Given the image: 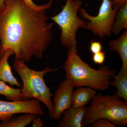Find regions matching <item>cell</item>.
Wrapping results in <instances>:
<instances>
[{"label": "cell", "instance_id": "4", "mask_svg": "<svg viewBox=\"0 0 127 127\" xmlns=\"http://www.w3.org/2000/svg\"><path fill=\"white\" fill-rule=\"evenodd\" d=\"M105 118L117 127L127 124V102L115 95L98 94L92 99L91 105L86 107L82 127H86L95 120Z\"/></svg>", "mask_w": 127, "mask_h": 127}, {"label": "cell", "instance_id": "23", "mask_svg": "<svg viewBox=\"0 0 127 127\" xmlns=\"http://www.w3.org/2000/svg\"><path fill=\"white\" fill-rule=\"evenodd\" d=\"M5 0H0V11L3 9L5 6Z\"/></svg>", "mask_w": 127, "mask_h": 127}, {"label": "cell", "instance_id": "5", "mask_svg": "<svg viewBox=\"0 0 127 127\" xmlns=\"http://www.w3.org/2000/svg\"><path fill=\"white\" fill-rule=\"evenodd\" d=\"M82 4L81 0H66L61 12L51 18L61 28L60 41L68 49L77 48V32L79 28H86L87 22L79 18L77 15Z\"/></svg>", "mask_w": 127, "mask_h": 127}, {"label": "cell", "instance_id": "3", "mask_svg": "<svg viewBox=\"0 0 127 127\" xmlns=\"http://www.w3.org/2000/svg\"><path fill=\"white\" fill-rule=\"evenodd\" d=\"M13 66L22 81L21 94L25 100L34 98L43 103L47 107L51 117L54 108L51 98L53 94L47 86L44 77L45 75L56 69L47 66L42 70H35L28 67L23 60L15 58Z\"/></svg>", "mask_w": 127, "mask_h": 127}, {"label": "cell", "instance_id": "14", "mask_svg": "<svg viewBox=\"0 0 127 127\" xmlns=\"http://www.w3.org/2000/svg\"><path fill=\"white\" fill-rule=\"evenodd\" d=\"M15 117H12L6 121H1L0 127H25L29 125L38 116L31 113H24Z\"/></svg>", "mask_w": 127, "mask_h": 127}, {"label": "cell", "instance_id": "20", "mask_svg": "<svg viewBox=\"0 0 127 127\" xmlns=\"http://www.w3.org/2000/svg\"><path fill=\"white\" fill-rule=\"evenodd\" d=\"M102 49V45L100 42L93 40L91 41L90 50L93 54H95L101 51Z\"/></svg>", "mask_w": 127, "mask_h": 127}, {"label": "cell", "instance_id": "12", "mask_svg": "<svg viewBox=\"0 0 127 127\" xmlns=\"http://www.w3.org/2000/svg\"><path fill=\"white\" fill-rule=\"evenodd\" d=\"M110 50L118 52L122 62V68L127 70V29L118 39L109 42Z\"/></svg>", "mask_w": 127, "mask_h": 127}, {"label": "cell", "instance_id": "7", "mask_svg": "<svg viewBox=\"0 0 127 127\" xmlns=\"http://www.w3.org/2000/svg\"><path fill=\"white\" fill-rule=\"evenodd\" d=\"M31 113L43 116L44 113L40 102L36 99L20 101L0 100V120L6 121L14 114Z\"/></svg>", "mask_w": 127, "mask_h": 127}, {"label": "cell", "instance_id": "17", "mask_svg": "<svg viewBox=\"0 0 127 127\" xmlns=\"http://www.w3.org/2000/svg\"><path fill=\"white\" fill-rule=\"evenodd\" d=\"M25 3H26L32 9L36 10H47L50 9L53 0H49L48 3L42 5L36 4L33 1V0H23Z\"/></svg>", "mask_w": 127, "mask_h": 127}, {"label": "cell", "instance_id": "9", "mask_svg": "<svg viewBox=\"0 0 127 127\" xmlns=\"http://www.w3.org/2000/svg\"><path fill=\"white\" fill-rule=\"evenodd\" d=\"M86 106L73 107L71 106L64 112L62 119L58 124V127H82Z\"/></svg>", "mask_w": 127, "mask_h": 127}, {"label": "cell", "instance_id": "2", "mask_svg": "<svg viewBox=\"0 0 127 127\" xmlns=\"http://www.w3.org/2000/svg\"><path fill=\"white\" fill-rule=\"evenodd\" d=\"M64 69L65 79L71 81L74 87H89L100 91L110 88L111 80L117 72L107 66L97 70L92 68L80 57L76 47L68 48Z\"/></svg>", "mask_w": 127, "mask_h": 127}, {"label": "cell", "instance_id": "11", "mask_svg": "<svg viewBox=\"0 0 127 127\" xmlns=\"http://www.w3.org/2000/svg\"><path fill=\"white\" fill-rule=\"evenodd\" d=\"M96 94L95 89L89 87L77 88L75 91H73L72 106L75 108L86 106Z\"/></svg>", "mask_w": 127, "mask_h": 127}, {"label": "cell", "instance_id": "18", "mask_svg": "<svg viewBox=\"0 0 127 127\" xmlns=\"http://www.w3.org/2000/svg\"><path fill=\"white\" fill-rule=\"evenodd\" d=\"M89 127H116L115 125L108 119H100L95 120L88 125Z\"/></svg>", "mask_w": 127, "mask_h": 127}, {"label": "cell", "instance_id": "21", "mask_svg": "<svg viewBox=\"0 0 127 127\" xmlns=\"http://www.w3.org/2000/svg\"><path fill=\"white\" fill-rule=\"evenodd\" d=\"M113 7L118 9L124 6L127 4V0H113Z\"/></svg>", "mask_w": 127, "mask_h": 127}, {"label": "cell", "instance_id": "1", "mask_svg": "<svg viewBox=\"0 0 127 127\" xmlns=\"http://www.w3.org/2000/svg\"><path fill=\"white\" fill-rule=\"evenodd\" d=\"M46 10H34L23 0H5L0 11V58L8 49L26 63L42 57L54 25L48 22Z\"/></svg>", "mask_w": 127, "mask_h": 127}, {"label": "cell", "instance_id": "22", "mask_svg": "<svg viewBox=\"0 0 127 127\" xmlns=\"http://www.w3.org/2000/svg\"><path fill=\"white\" fill-rule=\"evenodd\" d=\"M32 127H43V123L42 120L41 119L40 117H37L35 118L32 121Z\"/></svg>", "mask_w": 127, "mask_h": 127}, {"label": "cell", "instance_id": "16", "mask_svg": "<svg viewBox=\"0 0 127 127\" xmlns=\"http://www.w3.org/2000/svg\"><path fill=\"white\" fill-rule=\"evenodd\" d=\"M0 95L5 96L7 100L20 101L25 100L22 94L21 89L14 88L8 86L4 82L0 80Z\"/></svg>", "mask_w": 127, "mask_h": 127}, {"label": "cell", "instance_id": "15", "mask_svg": "<svg viewBox=\"0 0 127 127\" xmlns=\"http://www.w3.org/2000/svg\"><path fill=\"white\" fill-rule=\"evenodd\" d=\"M127 29V4L119 8L111 28L112 33L117 35L123 30Z\"/></svg>", "mask_w": 127, "mask_h": 127}, {"label": "cell", "instance_id": "8", "mask_svg": "<svg viewBox=\"0 0 127 127\" xmlns=\"http://www.w3.org/2000/svg\"><path fill=\"white\" fill-rule=\"evenodd\" d=\"M74 86L70 80L65 79L59 84L54 95V108L50 117L55 120L61 119L64 111L72 106V95Z\"/></svg>", "mask_w": 127, "mask_h": 127}, {"label": "cell", "instance_id": "13", "mask_svg": "<svg viewBox=\"0 0 127 127\" xmlns=\"http://www.w3.org/2000/svg\"><path fill=\"white\" fill-rule=\"evenodd\" d=\"M113 79V81L110 82V85L117 88L114 94L127 102V70L121 68L120 72L114 76Z\"/></svg>", "mask_w": 127, "mask_h": 127}, {"label": "cell", "instance_id": "19", "mask_svg": "<svg viewBox=\"0 0 127 127\" xmlns=\"http://www.w3.org/2000/svg\"><path fill=\"white\" fill-rule=\"evenodd\" d=\"M106 59V53L104 51H101L94 54L93 61L96 64H103Z\"/></svg>", "mask_w": 127, "mask_h": 127}, {"label": "cell", "instance_id": "10", "mask_svg": "<svg viewBox=\"0 0 127 127\" xmlns=\"http://www.w3.org/2000/svg\"><path fill=\"white\" fill-rule=\"evenodd\" d=\"M14 55L13 51L8 49L0 58V80L8 83L10 86L12 87L16 86L22 88V85L14 76L12 71L11 66L8 62L10 57Z\"/></svg>", "mask_w": 127, "mask_h": 127}, {"label": "cell", "instance_id": "6", "mask_svg": "<svg viewBox=\"0 0 127 127\" xmlns=\"http://www.w3.org/2000/svg\"><path fill=\"white\" fill-rule=\"evenodd\" d=\"M118 9L113 7L112 0H102L97 16L91 15L83 8H80L79 11L82 17L89 21L86 29L103 39L112 35L111 28Z\"/></svg>", "mask_w": 127, "mask_h": 127}]
</instances>
